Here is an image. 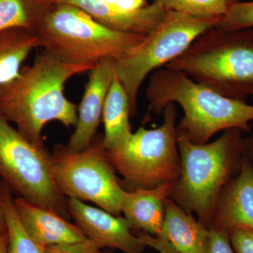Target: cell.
Wrapping results in <instances>:
<instances>
[{
    "instance_id": "cell-30",
    "label": "cell",
    "mask_w": 253,
    "mask_h": 253,
    "mask_svg": "<svg viewBox=\"0 0 253 253\" xmlns=\"http://www.w3.org/2000/svg\"><path fill=\"white\" fill-rule=\"evenodd\" d=\"M0 253H8L7 232L0 234Z\"/></svg>"
},
{
    "instance_id": "cell-5",
    "label": "cell",
    "mask_w": 253,
    "mask_h": 253,
    "mask_svg": "<svg viewBox=\"0 0 253 253\" xmlns=\"http://www.w3.org/2000/svg\"><path fill=\"white\" fill-rule=\"evenodd\" d=\"M36 34L38 47L46 54L61 62L92 67L104 59L126 57L146 37L110 29L77 6L66 4H55Z\"/></svg>"
},
{
    "instance_id": "cell-33",
    "label": "cell",
    "mask_w": 253,
    "mask_h": 253,
    "mask_svg": "<svg viewBox=\"0 0 253 253\" xmlns=\"http://www.w3.org/2000/svg\"><path fill=\"white\" fill-rule=\"evenodd\" d=\"M251 99H252L253 101V95L252 96H251Z\"/></svg>"
},
{
    "instance_id": "cell-11",
    "label": "cell",
    "mask_w": 253,
    "mask_h": 253,
    "mask_svg": "<svg viewBox=\"0 0 253 253\" xmlns=\"http://www.w3.org/2000/svg\"><path fill=\"white\" fill-rule=\"evenodd\" d=\"M89 72V80L78 109L76 129L66 146L75 152L85 149L96 136L106 96L116 77L115 61L102 60Z\"/></svg>"
},
{
    "instance_id": "cell-21",
    "label": "cell",
    "mask_w": 253,
    "mask_h": 253,
    "mask_svg": "<svg viewBox=\"0 0 253 253\" xmlns=\"http://www.w3.org/2000/svg\"><path fill=\"white\" fill-rule=\"evenodd\" d=\"M154 3L168 11L206 19L220 18L225 14L229 4L226 0H154Z\"/></svg>"
},
{
    "instance_id": "cell-19",
    "label": "cell",
    "mask_w": 253,
    "mask_h": 253,
    "mask_svg": "<svg viewBox=\"0 0 253 253\" xmlns=\"http://www.w3.org/2000/svg\"><path fill=\"white\" fill-rule=\"evenodd\" d=\"M54 5L50 0H0V31L20 28L36 33Z\"/></svg>"
},
{
    "instance_id": "cell-2",
    "label": "cell",
    "mask_w": 253,
    "mask_h": 253,
    "mask_svg": "<svg viewBox=\"0 0 253 253\" xmlns=\"http://www.w3.org/2000/svg\"><path fill=\"white\" fill-rule=\"evenodd\" d=\"M146 96L150 111L156 115L171 103L179 104L184 116L176 126L177 135L194 144H207L214 134L226 129L252 130L253 105L225 97L172 68H159L152 73Z\"/></svg>"
},
{
    "instance_id": "cell-9",
    "label": "cell",
    "mask_w": 253,
    "mask_h": 253,
    "mask_svg": "<svg viewBox=\"0 0 253 253\" xmlns=\"http://www.w3.org/2000/svg\"><path fill=\"white\" fill-rule=\"evenodd\" d=\"M0 178L11 190L31 202L71 219L68 199L61 192L51 170V154L28 141L0 117Z\"/></svg>"
},
{
    "instance_id": "cell-7",
    "label": "cell",
    "mask_w": 253,
    "mask_h": 253,
    "mask_svg": "<svg viewBox=\"0 0 253 253\" xmlns=\"http://www.w3.org/2000/svg\"><path fill=\"white\" fill-rule=\"evenodd\" d=\"M51 170L65 197L89 201L121 216L125 189L106 154L104 136L96 134L88 147L78 152L56 145L51 154Z\"/></svg>"
},
{
    "instance_id": "cell-15",
    "label": "cell",
    "mask_w": 253,
    "mask_h": 253,
    "mask_svg": "<svg viewBox=\"0 0 253 253\" xmlns=\"http://www.w3.org/2000/svg\"><path fill=\"white\" fill-rule=\"evenodd\" d=\"M172 184L152 189H125L122 213L132 229L158 236L166 214V204L170 198Z\"/></svg>"
},
{
    "instance_id": "cell-24",
    "label": "cell",
    "mask_w": 253,
    "mask_h": 253,
    "mask_svg": "<svg viewBox=\"0 0 253 253\" xmlns=\"http://www.w3.org/2000/svg\"><path fill=\"white\" fill-rule=\"evenodd\" d=\"M231 246L236 253H253V232L239 229L229 234Z\"/></svg>"
},
{
    "instance_id": "cell-3",
    "label": "cell",
    "mask_w": 253,
    "mask_h": 253,
    "mask_svg": "<svg viewBox=\"0 0 253 253\" xmlns=\"http://www.w3.org/2000/svg\"><path fill=\"white\" fill-rule=\"evenodd\" d=\"M243 133L226 129L216 140L205 144L177 135L180 171L169 199L185 212L195 213L208 229L223 189L239 171L244 156Z\"/></svg>"
},
{
    "instance_id": "cell-29",
    "label": "cell",
    "mask_w": 253,
    "mask_h": 253,
    "mask_svg": "<svg viewBox=\"0 0 253 253\" xmlns=\"http://www.w3.org/2000/svg\"><path fill=\"white\" fill-rule=\"evenodd\" d=\"M6 232V214H5L4 198L0 189V234Z\"/></svg>"
},
{
    "instance_id": "cell-6",
    "label": "cell",
    "mask_w": 253,
    "mask_h": 253,
    "mask_svg": "<svg viewBox=\"0 0 253 253\" xmlns=\"http://www.w3.org/2000/svg\"><path fill=\"white\" fill-rule=\"evenodd\" d=\"M162 113L161 126L152 129L141 126L122 147L106 151L115 170L131 190L172 184L179 176L180 157L175 104L167 105Z\"/></svg>"
},
{
    "instance_id": "cell-12",
    "label": "cell",
    "mask_w": 253,
    "mask_h": 253,
    "mask_svg": "<svg viewBox=\"0 0 253 253\" xmlns=\"http://www.w3.org/2000/svg\"><path fill=\"white\" fill-rule=\"evenodd\" d=\"M211 228L228 235L239 229L253 232V166L245 154L221 192Z\"/></svg>"
},
{
    "instance_id": "cell-32",
    "label": "cell",
    "mask_w": 253,
    "mask_h": 253,
    "mask_svg": "<svg viewBox=\"0 0 253 253\" xmlns=\"http://www.w3.org/2000/svg\"><path fill=\"white\" fill-rule=\"evenodd\" d=\"M241 0H226L229 4H231V3L237 2V1H240Z\"/></svg>"
},
{
    "instance_id": "cell-31",
    "label": "cell",
    "mask_w": 253,
    "mask_h": 253,
    "mask_svg": "<svg viewBox=\"0 0 253 253\" xmlns=\"http://www.w3.org/2000/svg\"><path fill=\"white\" fill-rule=\"evenodd\" d=\"M101 1L103 2L106 3V4L115 8V5H116L117 0H101Z\"/></svg>"
},
{
    "instance_id": "cell-16",
    "label": "cell",
    "mask_w": 253,
    "mask_h": 253,
    "mask_svg": "<svg viewBox=\"0 0 253 253\" xmlns=\"http://www.w3.org/2000/svg\"><path fill=\"white\" fill-rule=\"evenodd\" d=\"M159 236L178 253H208L209 229L170 199L166 204L164 222Z\"/></svg>"
},
{
    "instance_id": "cell-4",
    "label": "cell",
    "mask_w": 253,
    "mask_h": 253,
    "mask_svg": "<svg viewBox=\"0 0 253 253\" xmlns=\"http://www.w3.org/2000/svg\"><path fill=\"white\" fill-rule=\"evenodd\" d=\"M165 67L181 71L225 97L246 102L253 95V28L229 31L214 26Z\"/></svg>"
},
{
    "instance_id": "cell-26",
    "label": "cell",
    "mask_w": 253,
    "mask_h": 253,
    "mask_svg": "<svg viewBox=\"0 0 253 253\" xmlns=\"http://www.w3.org/2000/svg\"><path fill=\"white\" fill-rule=\"evenodd\" d=\"M137 236L144 243L146 247L156 250L158 253H178L166 239L161 236L149 235L143 231H140Z\"/></svg>"
},
{
    "instance_id": "cell-23",
    "label": "cell",
    "mask_w": 253,
    "mask_h": 253,
    "mask_svg": "<svg viewBox=\"0 0 253 253\" xmlns=\"http://www.w3.org/2000/svg\"><path fill=\"white\" fill-rule=\"evenodd\" d=\"M91 240L86 239L72 244L45 247V253H109L102 251Z\"/></svg>"
},
{
    "instance_id": "cell-20",
    "label": "cell",
    "mask_w": 253,
    "mask_h": 253,
    "mask_svg": "<svg viewBox=\"0 0 253 253\" xmlns=\"http://www.w3.org/2000/svg\"><path fill=\"white\" fill-rule=\"evenodd\" d=\"M0 189L4 198L8 253H45V247L37 243L26 232L16 212L13 193L1 180Z\"/></svg>"
},
{
    "instance_id": "cell-18",
    "label": "cell",
    "mask_w": 253,
    "mask_h": 253,
    "mask_svg": "<svg viewBox=\"0 0 253 253\" xmlns=\"http://www.w3.org/2000/svg\"><path fill=\"white\" fill-rule=\"evenodd\" d=\"M37 47L38 38L34 32L20 28L0 31V84L19 76L21 65Z\"/></svg>"
},
{
    "instance_id": "cell-8",
    "label": "cell",
    "mask_w": 253,
    "mask_h": 253,
    "mask_svg": "<svg viewBox=\"0 0 253 253\" xmlns=\"http://www.w3.org/2000/svg\"><path fill=\"white\" fill-rule=\"evenodd\" d=\"M219 19L168 11L164 19L131 54L115 61L116 76L129 99L131 117H134L137 111L138 92L145 78L180 56L198 37L215 26Z\"/></svg>"
},
{
    "instance_id": "cell-1",
    "label": "cell",
    "mask_w": 253,
    "mask_h": 253,
    "mask_svg": "<svg viewBox=\"0 0 253 253\" xmlns=\"http://www.w3.org/2000/svg\"><path fill=\"white\" fill-rule=\"evenodd\" d=\"M93 68L61 62L43 51L17 78L0 84V117L16 125L33 144L45 147L42 131L48 123L59 121L66 127L77 125L78 107L65 97V83Z\"/></svg>"
},
{
    "instance_id": "cell-28",
    "label": "cell",
    "mask_w": 253,
    "mask_h": 253,
    "mask_svg": "<svg viewBox=\"0 0 253 253\" xmlns=\"http://www.w3.org/2000/svg\"><path fill=\"white\" fill-rule=\"evenodd\" d=\"M252 130L249 135L244 138V154L253 166V121L251 123Z\"/></svg>"
},
{
    "instance_id": "cell-25",
    "label": "cell",
    "mask_w": 253,
    "mask_h": 253,
    "mask_svg": "<svg viewBox=\"0 0 253 253\" xmlns=\"http://www.w3.org/2000/svg\"><path fill=\"white\" fill-rule=\"evenodd\" d=\"M208 253H236L231 246L229 236L217 229H209Z\"/></svg>"
},
{
    "instance_id": "cell-17",
    "label": "cell",
    "mask_w": 253,
    "mask_h": 253,
    "mask_svg": "<svg viewBox=\"0 0 253 253\" xmlns=\"http://www.w3.org/2000/svg\"><path fill=\"white\" fill-rule=\"evenodd\" d=\"M130 117L127 94L116 76L106 96L103 110V136L106 151L120 149L129 140L133 134L129 122Z\"/></svg>"
},
{
    "instance_id": "cell-10",
    "label": "cell",
    "mask_w": 253,
    "mask_h": 253,
    "mask_svg": "<svg viewBox=\"0 0 253 253\" xmlns=\"http://www.w3.org/2000/svg\"><path fill=\"white\" fill-rule=\"evenodd\" d=\"M69 212L76 225L88 239L101 249L118 250L123 253H144L146 246L133 234L125 217L115 216L80 200L68 199Z\"/></svg>"
},
{
    "instance_id": "cell-13",
    "label": "cell",
    "mask_w": 253,
    "mask_h": 253,
    "mask_svg": "<svg viewBox=\"0 0 253 253\" xmlns=\"http://www.w3.org/2000/svg\"><path fill=\"white\" fill-rule=\"evenodd\" d=\"M14 201L26 232L42 246L72 244L87 239L76 224L69 222L54 211L21 197L16 198Z\"/></svg>"
},
{
    "instance_id": "cell-14",
    "label": "cell",
    "mask_w": 253,
    "mask_h": 253,
    "mask_svg": "<svg viewBox=\"0 0 253 253\" xmlns=\"http://www.w3.org/2000/svg\"><path fill=\"white\" fill-rule=\"evenodd\" d=\"M53 4L77 6L106 27L123 33L147 36L164 19L168 10L155 4L131 12H122L101 0H50Z\"/></svg>"
},
{
    "instance_id": "cell-22",
    "label": "cell",
    "mask_w": 253,
    "mask_h": 253,
    "mask_svg": "<svg viewBox=\"0 0 253 253\" xmlns=\"http://www.w3.org/2000/svg\"><path fill=\"white\" fill-rule=\"evenodd\" d=\"M215 26L229 31L253 28V1L229 4Z\"/></svg>"
},
{
    "instance_id": "cell-27",
    "label": "cell",
    "mask_w": 253,
    "mask_h": 253,
    "mask_svg": "<svg viewBox=\"0 0 253 253\" xmlns=\"http://www.w3.org/2000/svg\"><path fill=\"white\" fill-rule=\"evenodd\" d=\"M146 0H117L115 9L122 12H131L144 7Z\"/></svg>"
}]
</instances>
